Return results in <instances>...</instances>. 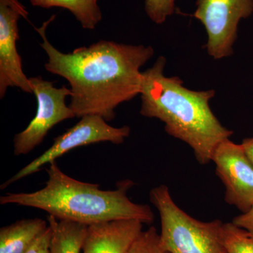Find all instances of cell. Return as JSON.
<instances>
[{
  "instance_id": "7c38bea8",
  "label": "cell",
  "mask_w": 253,
  "mask_h": 253,
  "mask_svg": "<svg viewBox=\"0 0 253 253\" xmlns=\"http://www.w3.org/2000/svg\"><path fill=\"white\" fill-rule=\"evenodd\" d=\"M51 227V253H81L87 225L74 221L56 219L48 215Z\"/></svg>"
},
{
  "instance_id": "e0dca14e",
  "label": "cell",
  "mask_w": 253,
  "mask_h": 253,
  "mask_svg": "<svg viewBox=\"0 0 253 253\" xmlns=\"http://www.w3.org/2000/svg\"><path fill=\"white\" fill-rule=\"evenodd\" d=\"M51 227L48 226L46 231L42 235L38 238V239L33 243L24 253H51Z\"/></svg>"
},
{
  "instance_id": "5b68a950",
  "label": "cell",
  "mask_w": 253,
  "mask_h": 253,
  "mask_svg": "<svg viewBox=\"0 0 253 253\" xmlns=\"http://www.w3.org/2000/svg\"><path fill=\"white\" fill-rule=\"evenodd\" d=\"M130 131V127L128 126L115 127L110 126L99 116H83L76 125L55 138L54 144L44 154L33 160L1 184V189H6L13 183L38 172L44 165L56 161V158L76 148L100 142L122 144L129 136Z\"/></svg>"
},
{
  "instance_id": "7a4b0ae2",
  "label": "cell",
  "mask_w": 253,
  "mask_h": 253,
  "mask_svg": "<svg viewBox=\"0 0 253 253\" xmlns=\"http://www.w3.org/2000/svg\"><path fill=\"white\" fill-rule=\"evenodd\" d=\"M166 64L160 56L143 72L141 115L162 121L169 135L191 146L200 164H208L217 145L233 131L221 124L210 107L215 91L187 89L180 78L165 76Z\"/></svg>"
},
{
  "instance_id": "52a82bcc",
  "label": "cell",
  "mask_w": 253,
  "mask_h": 253,
  "mask_svg": "<svg viewBox=\"0 0 253 253\" xmlns=\"http://www.w3.org/2000/svg\"><path fill=\"white\" fill-rule=\"evenodd\" d=\"M193 16L204 25L208 54L221 59L233 54L240 21L253 12V0H196Z\"/></svg>"
},
{
  "instance_id": "4fadbf2b",
  "label": "cell",
  "mask_w": 253,
  "mask_h": 253,
  "mask_svg": "<svg viewBox=\"0 0 253 253\" xmlns=\"http://www.w3.org/2000/svg\"><path fill=\"white\" fill-rule=\"evenodd\" d=\"M34 6L50 9L60 7L67 9L81 23L82 28L94 30L102 19L99 0H29Z\"/></svg>"
},
{
  "instance_id": "ac0fdd59",
  "label": "cell",
  "mask_w": 253,
  "mask_h": 253,
  "mask_svg": "<svg viewBox=\"0 0 253 253\" xmlns=\"http://www.w3.org/2000/svg\"><path fill=\"white\" fill-rule=\"evenodd\" d=\"M232 222L242 228L253 237V206L249 211L234 217Z\"/></svg>"
},
{
  "instance_id": "8992f818",
  "label": "cell",
  "mask_w": 253,
  "mask_h": 253,
  "mask_svg": "<svg viewBox=\"0 0 253 253\" xmlns=\"http://www.w3.org/2000/svg\"><path fill=\"white\" fill-rule=\"evenodd\" d=\"M29 80L38 109L36 116L27 127L14 136L15 156L29 154L42 142L51 128L63 121L76 118L66 104V98L71 95V89L67 86L56 87L53 83L41 76Z\"/></svg>"
},
{
  "instance_id": "277c9868",
  "label": "cell",
  "mask_w": 253,
  "mask_h": 253,
  "mask_svg": "<svg viewBox=\"0 0 253 253\" xmlns=\"http://www.w3.org/2000/svg\"><path fill=\"white\" fill-rule=\"evenodd\" d=\"M149 199L159 213L161 244L169 253H227L219 219L201 221L176 206L167 186L150 191Z\"/></svg>"
},
{
  "instance_id": "30bf717a",
  "label": "cell",
  "mask_w": 253,
  "mask_h": 253,
  "mask_svg": "<svg viewBox=\"0 0 253 253\" xmlns=\"http://www.w3.org/2000/svg\"><path fill=\"white\" fill-rule=\"evenodd\" d=\"M144 223L119 219L88 226L81 253H126L142 231Z\"/></svg>"
},
{
  "instance_id": "5bb4252c",
  "label": "cell",
  "mask_w": 253,
  "mask_h": 253,
  "mask_svg": "<svg viewBox=\"0 0 253 253\" xmlns=\"http://www.w3.org/2000/svg\"><path fill=\"white\" fill-rule=\"evenodd\" d=\"M223 237L226 253H253V237L234 223H224Z\"/></svg>"
},
{
  "instance_id": "9a60e30c",
  "label": "cell",
  "mask_w": 253,
  "mask_h": 253,
  "mask_svg": "<svg viewBox=\"0 0 253 253\" xmlns=\"http://www.w3.org/2000/svg\"><path fill=\"white\" fill-rule=\"evenodd\" d=\"M126 253H169L161 244V236L154 226L142 231Z\"/></svg>"
},
{
  "instance_id": "6da1fadb",
  "label": "cell",
  "mask_w": 253,
  "mask_h": 253,
  "mask_svg": "<svg viewBox=\"0 0 253 253\" xmlns=\"http://www.w3.org/2000/svg\"><path fill=\"white\" fill-rule=\"evenodd\" d=\"M54 18L51 16L36 28L42 40L41 46L47 56L44 68L69 83V107L76 117L96 115L107 122L113 121L120 104L140 94L141 68L154 56V49L102 40L63 53L46 36V27Z\"/></svg>"
},
{
  "instance_id": "ba28073f",
  "label": "cell",
  "mask_w": 253,
  "mask_h": 253,
  "mask_svg": "<svg viewBox=\"0 0 253 253\" xmlns=\"http://www.w3.org/2000/svg\"><path fill=\"white\" fill-rule=\"evenodd\" d=\"M216 174L225 186V201L242 213L253 206V165L242 145L227 139L217 145L212 159Z\"/></svg>"
},
{
  "instance_id": "9c48e42d",
  "label": "cell",
  "mask_w": 253,
  "mask_h": 253,
  "mask_svg": "<svg viewBox=\"0 0 253 253\" xmlns=\"http://www.w3.org/2000/svg\"><path fill=\"white\" fill-rule=\"evenodd\" d=\"M28 12L19 0H0V98L9 87L33 94L29 78L23 70L16 42L19 39L18 20Z\"/></svg>"
},
{
  "instance_id": "d6986e66",
  "label": "cell",
  "mask_w": 253,
  "mask_h": 253,
  "mask_svg": "<svg viewBox=\"0 0 253 253\" xmlns=\"http://www.w3.org/2000/svg\"><path fill=\"white\" fill-rule=\"evenodd\" d=\"M241 145L244 148L246 156L253 165V137L245 139Z\"/></svg>"
},
{
  "instance_id": "3957f363",
  "label": "cell",
  "mask_w": 253,
  "mask_h": 253,
  "mask_svg": "<svg viewBox=\"0 0 253 253\" xmlns=\"http://www.w3.org/2000/svg\"><path fill=\"white\" fill-rule=\"evenodd\" d=\"M47 181L43 189L31 193H7L0 204L38 208L56 219L89 226L119 219H136L151 224L154 214L148 205L138 204L128 198L134 185L126 179L118 182L117 189L104 191L99 184L83 182L68 176L56 161L46 169Z\"/></svg>"
},
{
  "instance_id": "2e32d148",
  "label": "cell",
  "mask_w": 253,
  "mask_h": 253,
  "mask_svg": "<svg viewBox=\"0 0 253 253\" xmlns=\"http://www.w3.org/2000/svg\"><path fill=\"white\" fill-rule=\"evenodd\" d=\"M175 9V0H146L144 9L150 19L156 24L166 22Z\"/></svg>"
},
{
  "instance_id": "8fae6325",
  "label": "cell",
  "mask_w": 253,
  "mask_h": 253,
  "mask_svg": "<svg viewBox=\"0 0 253 253\" xmlns=\"http://www.w3.org/2000/svg\"><path fill=\"white\" fill-rule=\"evenodd\" d=\"M49 226L41 218L22 219L0 229V253H24Z\"/></svg>"
}]
</instances>
